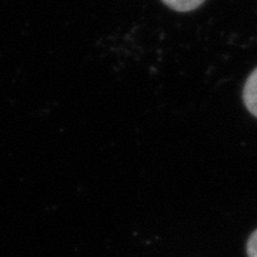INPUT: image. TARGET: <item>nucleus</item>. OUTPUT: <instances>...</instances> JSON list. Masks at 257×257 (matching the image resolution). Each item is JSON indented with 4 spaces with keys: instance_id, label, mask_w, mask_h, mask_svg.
Returning <instances> with one entry per match:
<instances>
[{
    "instance_id": "nucleus-3",
    "label": "nucleus",
    "mask_w": 257,
    "mask_h": 257,
    "mask_svg": "<svg viewBox=\"0 0 257 257\" xmlns=\"http://www.w3.org/2000/svg\"><path fill=\"white\" fill-rule=\"evenodd\" d=\"M247 257H257V230H254L247 240Z\"/></svg>"
},
{
    "instance_id": "nucleus-1",
    "label": "nucleus",
    "mask_w": 257,
    "mask_h": 257,
    "mask_svg": "<svg viewBox=\"0 0 257 257\" xmlns=\"http://www.w3.org/2000/svg\"><path fill=\"white\" fill-rule=\"evenodd\" d=\"M243 101L247 110L257 117V67L248 76L243 89Z\"/></svg>"
},
{
    "instance_id": "nucleus-2",
    "label": "nucleus",
    "mask_w": 257,
    "mask_h": 257,
    "mask_svg": "<svg viewBox=\"0 0 257 257\" xmlns=\"http://www.w3.org/2000/svg\"><path fill=\"white\" fill-rule=\"evenodd\" d=\"M162 2L176 12H190L197 9L204 0H162Z\"/></svg>"
}]
</instances>
